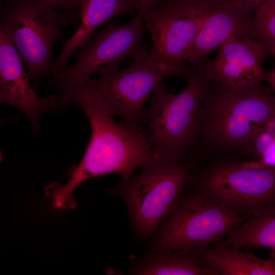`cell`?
Here are the masks:
<instances>
[{
    "label": "cell",
    "instance_id": "1",
    "mask_svg": "<svg viewBox=\"0 0 275 275\" xmlns=\"http://www.w3.org/2000/svg\"><path fill=\"white\" fill-rule=\"evenodd\" d=\"M71 102L85 112L91 134L80 162L68 171L69 181L64 185L52 183L44 189L57 209L76 207L72 193L85 181L111 173L118 174L126 180L137 169L156 158L145 134L117 123L100 97L86 85L73 92Z\"/></svg>",
    "mask_w": 275,
    "mask_h": 275
},
{
    "label": "cell",
    "instance_id": "2",
    "mask_svg": "<svg viewBox=\"0 0 275 275\" xmlns=\"http://www.w3.org/2000/svg\"><path fill=\"white\" fill-rule=\"evenodd\" d=\"M211 81L200 107L190 158L214 153L251 158V136L275 115V94L261 81L245 86Z\"/></svg>",
    "mask_w": 275,
    "mask_h": 275
},
{
    "label": "cell",
    "instance_id": "3",
    "mask_svg": "<svg viewBox=\"0 0 275 275\" xmlns=\"http://www.w3.org/2000/svg\"><path fill=\"white\" fill-rule=\"evenodd\" d=\"M186 76V87L176 94L160 82L145 109L144 133L154 156L162 161H186L196 142L199 109L210 81L202 66Z\"/></svg>",
    "mask_w": 275,
    "mask_h": 275
},
{
    "label": "cell",
    "instance_id": "4",
    "mask_svg": "<svg viewBox=\"0 0 275 275\" xmlns=\"http://www.w3.org/2000/svg\"><path fill=\"white\" fill-rule=\"evenodd\" d=\"M208 156L170 162L155 158L109 191L124 201L138 236L145 239L157 231L175 207L194 170Z\"/></svg>",
    "mask_w": 275,
    "mask_h": 275
},
{
    "label": "cell",
    "instance_id": "5",
    "mask_svg": "<svg viewBox=\"0 0 275 275\" xmlns=\"http://www.w3.org/2000/svg\"><path fill=\"white\" fill-rule=\"evenodd\" d=\"M0 20L37 89L40 79L50 74L54 45L67 26L80 25L81 13L55 10L39 0H6Z\"/></svg>",
    "mask_w": 275,
    "mask_h": 275
},
{
    "label": "cell",
    "instance_id": "6",
    "mask_svg": "<svg viewBox=\"0 0 275 275\" xmlns=\"http://www.w3.org/2000/svg\"><path fill=\"white\" fill-rule=\"evenodd\" d=\"M187 184L224 207L250 217L275 204V166L249 167L231 154H210Z\"/></svg>",
    "mask_w": 275,
    "mask_h": 275
},
{
    "label": "cell",
    "instance_id": "7",
    "mask_svg": "<svg viewBox=\"0 0 275 275\" xmlns=\"http://www.w3.org/2000/svg\"><path fill=\"white\" fill-rule=\"evenodd\" d=\"M249 217L232 211L193 189L183 192L157 231L152 251L191 253L222 241Z\"/></svg>",
    "mask_w": 275,
    "mask_h": 275
},
{
    "label": "cell",
    "instance_id": "8",
    "mask_svg": "<svg viewBox=\"0 0 275 275\" xmlns=\"http://www.w3.org/2000/svg\"><path fill=\"white\" fill-rule=\"evenodd\" d=\"M146 32L144 16L137 14L123 25L105 23L89 42L78 49L76 62L48 84L55 88L61 107H67L73 91L85 85L94 73L105 77L119 70L120 64L144 46Z\"/></svg>",
    "mask_w": 275,
    "mask_h": 275
},
{
    "label": "cell",
    "instance_id": "9",
    "mask_svg": "<svg viewBox=\"0 0 275 275\" xmlns=\"http://www.w3.org/2000/svg\"><path fill=\"white\" fill-rule=\"evenodd\" d=\"M200 0H167L145 19L150 55L169 76L187 72V61L204 19Z\"/></svg>",
    "mask_w": 275,
    "mask_h": 275
},
{
    "label": "cell",
    "instance_id": "10",
    "mask_svg": "<svg viewBox=\"0 0 275 275\" xmlns=\"http://www.w3.org/2000/svg\"><path fill=\"white\" fill-rule=\"evenodd\" d=\"M132 56L126 68L105 77L91 78L85 85L96 93L113 116L144 133V104L154 88L169 76L144 46Z\"/></svg>",
    "mask_w": 275,
    "mask_h": 275
},
{
    "label": "cell",
    "instance_id": "11",
    "mask_svg": "<svg viewBox=\"0 0 275 275\" xmlns=\"http://www.w3.org/2000/svg\"><path fill=\"white\" fill-rule=\"evenodd\" d=\"M30 80L17 50L7 33L0 29V102L22 112L37 132L41 116L62 108L56 94L39 96Z\"/></svg>",
    "mask_w": 275,
    "mask_h": 275
},
{
    "label": "cell",
    "instance_id": "12",
    "mask_svg": "<svg viewBox=\"0 0 275 275\" xmlns=\"http://www.w3.org/2000/svg\"><path fill=\"white\" fill-rule=\"evenodd\" d=\"M216 57L202 65L206 78L230 86H245L264 81L263 61L270 53L255 39L235 37L219 46Z\"/></svg>",
    "mask_w": 275,
    "mask_h": 275
},
{
    "label": "cell",
    "instance_id": "13",
    "mask_svg": "<svg viewBox=\"0 0 275 275\" xmlns=\"http://www.w3.org/2000/svg\"><path fill=\"white\" fill-rule=\"evenodd\" d=\"M204 19L187 61L191 70L202 66L208 55L232 37L255 39L254 15L231 0H200Z\"/></svg>",
    "mask_w": 275,
    "mask_h": 275
},
{
    "label": "cell",
    "instance_id": "14",
    "mask_svg": "<svg viewBox=\"0 0 275 275\" xmlns=\"http://www.w3.org/2000/svg\"><path fill=\"white\" fill-rule=\"evenodd\" d=\"M136 8L132 0H84L81 6V22L77 31L63 45L51 67L50 74H61L73 53L92 39L95 31L119 15H133Z\"/></svg>",
    "mask_w": 275,
    "mask_h": 275
},
{
    "label": "cell",
    "instance_id": "15",
    "mask_svg": "<svg viewBox=\"0 0 275 275\" xmlns=\"http://www.w3.org/2000/svg\"><path fill=\"white\" fill-rule=\"evenodd\" d=\"M191 253L220 275H275V258H261L231 246L209 247Z\"/></svg>",
    "mask_w": 275,
    "mask_h": 275
},
{
    "label": "cell",
    "instance_id": "16",
    "mask_svg": "<svg viewBox=\"0 0 275 275\" xmlns=\"http://www.w3.org/2000/svg\"><path fill=\"white\" fill-rule=\"evenodd\" d=\"M137 275H218L197 255L174 250L152 251L133 265Z\"/></svg>",
    "mask_w": 275,
    "mask_h": 275
},
{
    "label": "cell",
    "instance_id": "17",
    "mask_svg": "<svg viewBox=\"0 0 275 275\" xmlns=\"http://www.w3.org/2000/svg\"><path fill=\"white\" fill-rule=\"evenodd\" d=\"M226 246L240 250L268 248L271 258H275V204L252 215L215 244L216 247Z\"/></svg>",
    "mask_w": 275,
    "mask_h": 275
},
{
    "label": "cell",
    "instance_id": "18",
    "mask_svg": "<svg viewBox=\"0 0 275 275\" xmlns=\"http://www.w3.org/2000/svg\"><path fill=\"white\" fill-rule=\"evenodd\" d=\"M253 29L255 39L270 52L275 46V0L267 2L255 11Z\"/></svg>",
    "mask_w": 275,
    "mask_h": 275
},
{
    "label": "cell",
    "instance_id": "19",
    "mask_svg": "<svg viewBox=\"0 0 275 275\" xmlns=\"http://www.w3.org/2000/svg\"><path fill=\"white\" fill-rule=\"evenodd\" d=\"M47 6L59 11H80L84 0H39Z\"/></svg>",
    "mask_w": 275,
    "mask_h": 275
},
{
    "label": "cell",
    "instance_id": "20",
    "mask_svg": "<svg viewBox=\"0 0 275 275\" xmlns=\"http://www.w3.org/2000/svg\"><path fill=\"white\" fill-rule=\"evenodd\" d=\"M167 0H132L137 13L142 15L144 19Z\"/></svg>",
    "mask_w": 275,
    "mask_h": 275
},
{
    "label": "cell",
    "instance_id": "21",
    "mask_svg": "<svg viewBox=\"0 0 275 275\" xmlns=\"http://www.w3.org/2000/svg\"><path fill=\"white\" fill-rule=\"evenodd\" d=\"M244 11L252 13L259 7L270 0H231Z\"/></svg>",
    "mask_w": 275,
    "mask_h": 275
},
{
    "label": "cell",
    "instance_id": "22",
    "mask_svg": "<svg viewBox=\"0 0 275 275\" xmlns=\"http://www.w3.org/2000/svg\"><path fill=\"white\" fill-rule=\"evenodd\" d=\"M270 53L273 55L275 59V46L270 50ZM264 81L267 82L270 85L269 88L270 92L272 94H275V66L274 69L271 72L266 73Z\"/></svg>",
    "mask_w": 275,
    "mask_h": 275
}]
</instances>
